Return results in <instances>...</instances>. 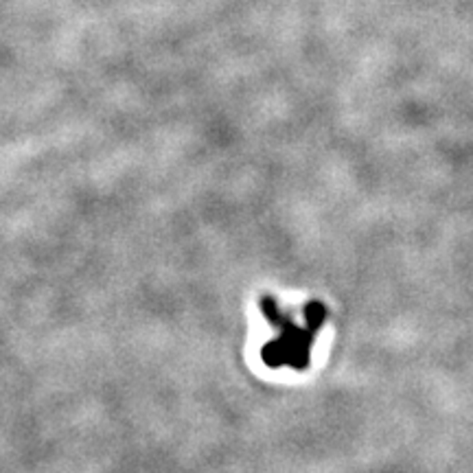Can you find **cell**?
I'll list each match as a JSON object with an SVG mask.
<instances>
[{
	"label": "cell",
	"mask_w": 473,
	"mask_h": 473,
	"mask_svg": "<svg viewBox=\"0 0 473 473\" xmlns=\"http://www.w3.org/2000/svg\"><path fill=\"white\" fill-rule=\"evenodd\" d=\"M261 307L267 311L269 315V320H272L276 326H278V331H283L285 335L280 337L278 335V340L272 342L267 346V362H280V364H307V357H309V344H311V337L315 333V329H318V324H311L307 326V329H296L294 324H291L289 320L285 318H280V313H278V307L274 305L272 300H263L261 302Z\"/></svg>",
	"instance_id": "cell-1"
}]
</instances>
